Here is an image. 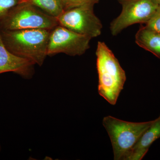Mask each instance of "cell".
I'll return each instance as SVG.
<instances>
[{"mask_svg":"<svg viewBox=\"0 0 160 160\" xmlns=\"http://www.w3.org/2000/svg\"><path fill=\"white\" fill-rule=\"evenodd\" d=\"M50 32L44 29H0L3 44L10 52L40 66L48 56Z\"/></svg>","mask_w":160,"mask_h":160,"instance_id":"cell-1","label":"cell"},{"mask_svg":"<svg viewBox=\"0 0 160 160\" xmlns=\"http://www.w3.org/2000/svg\"><path fill=\"white\" fill-rule=\"evenodd\" d=\"M96 55L99 94L109 104L115 105L126 81V72L104 42H98Z\"/></svg>","mask_w":160,"mask_h":160,"instance_id":"cell-2","label":"cell"},{"mask_svg":"<svg viewBox=\"0 0 160 160\" xmlns=\"http://www.w3.org/2000/svg\"><path fill=\"white\" fill-rule=\"evenodd\" d=\"M152 122H132L111 116L104 117L102 124L111 141L114 160H124Z\"/></svg>","mask_w":160,"mask_h":160,"instance_id":"cell-3","label":"cell"},{"mask_svg":"<svg viewBox=\"0 0 160 160\" xmlns=\"http://www.w3.org/2000/svg\"><path fill=\"white\" fill-rule=\"evenodd\" d=\"M58 25L57 19L29 3L20 2L0 21L1 30L44 29Z\"/></svg>","mask_w":160,"mask_h":160,"instance_id":"cell-4","label":"cell"},{"mask_svg":"<svg viewBox=\"0 0 160 160\" xmlns=\"http://www.w3.org/2000/svg\"><path fill=\"white\" fill-rule=\"evenodd\" d=\"M94 5L90 3L65 10L57 18L58 25L91 39L98 37L102 33V25L95 14Z\"/></svg>","mask_w":160,"mask_h":160,"instance_id":"cell-5","label":"cell"},{"mask_svg":"<svg viewBox=\"0 0 160 160\" xmlns=\"http://www.w3.org/2000/svg\"><path fill=\"white\" fill-rule=\"evenodd\" d=\"M122 11L110 26L111 34L116 36L127 27L136 24H145L151 19L158 7L154 0H118Z\"/></svg>","mask_w":160,"mask_h":160,"instance_id":"cell-6","label":"cell"},{"mask_svg":"<svg viewBox=\"0 0 160 160\" xmlns=\"http://www.w3.org/2000/svg\"><path fill=\"white\" fill-rule=\"evenodd\" d=\"M91 39L88 37L58 25L50 30L48 56L62 53L71 56L82 55L90 48Z\"/></svg>","mask_w":160,"mask_h":160,"instance_id":"cell-7","label":"cell"},{"mask_svg":"<svg viewBox=\"0 0 160 160\" xmlns=\"http://www.w3.org/2000/svg\"><path fill=\"white\" fill-rule=\"evenodd\" d=\"M35 64L29 60L12 53L3 44L0 33V74L12 72L26 79H30L35 73Z\"/></svg>","mask_w":160,"mask_h":160,"instance_id":"cell-8","label":"cell"},{"mask_svg":"<svg viewBox=\"0 0 160 160\" xmlns=\"http://www.w3.org/2000/svg\"><path fill=\"white\" fill-rule=\"evenodd\" d=\"M160 138V114L158 117L153 120L135 145L127 154L124 160L142 159L153 143Z\"/></svg>","mask_w":160,"mask_h":160,"instance_id":"cell-9","label":"cell"},{"mask_svg":"<svg viewBox=\"0 0 160 160\" xmlns=\"http://www.w3.org/2000/svg\"><path fill=\"white\" fill-rule=\"evenodd\" d=\"M138 46L160 59V33L146 26H141L135 35Z\"/></svg>","mask_w":160,"mask_h":160,"instance_id":"cell-10","label":"cell"},{"mask_svg":"<svg viewBox=\"0 0 160 160\" xmlns=\"http://www.w3.org/2000/svg\"><path fill=\"white\" fill-rule=\"evenodd\" d=\"M20 2L33 5L56 18L64 11L62 0H22Z\"/></svg>","mask_w":160,"mask_h":160,"instance_id":"cell-11","label":"cell"},{"mask_svg":"<svg viewBox=\"0 0 160 160\" xmlns=\"http://www.w3.org/2000/svg\"><path fill=\"white\" fill-rule=\"evenodd\" d=\"M22 0H0V21Z\"/></svg>","mask_w":160,"mask_h":160,"instance_id":"cell-12","label":"cell"},{"mask_svg":"<svg viewBox=\"0 0 160 160\" xmlns=\"http://www.w3.org/2000/svg\"><path fill=\"white\" fill-rule=\"evenodd\" d=\"M99 0H62L64 11L86 4H97Z\"/></svg>","mask_w":160,"mask_h":160,"instance_id":"cell-13","label":"cell"},{"mask_svg":"<svg viewBox=\"0 0 160 160\" xmlns=\"http://www.w3.org/2000/svg\"><path fill=\"white\" fill-rule=\"evenodd\" d=\"M146 26L160 33V5L151 19L146 23Z\"/></svg>","mask_w":160,"mask_h":160,"instance_id":"cell-14","label":"cell"},{"mask_svg":"<svg viewBox=\"0 0 160 160\" xmlns=\"http://www.w3.org/2000/svg\"><path fill=\"white\" fill-rule=\"evenodd\" d=\"M154 1L156 2L159 5H160V0H154Z\"/></svg>","mask_w":160,"mask_h":160,"instance_id":"cell-15","label":"cell"}]
</instances>
